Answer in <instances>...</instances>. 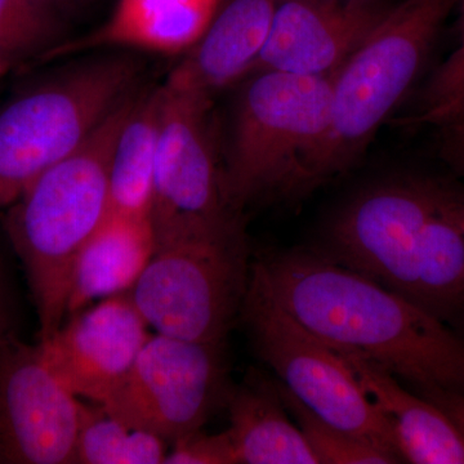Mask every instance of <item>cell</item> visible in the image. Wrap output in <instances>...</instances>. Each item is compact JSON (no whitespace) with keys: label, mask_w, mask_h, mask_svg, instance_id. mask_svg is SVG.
I'll list each match as a JSON object with an SVG mask.
<instances>
[{"label":"cell","mask_w":464,"mask_h":464,"mask_svg":"<svg viewBox=\"0 0 464 464\" xmlns=\"http://www.w3.org/2000/svg\"><path fill=\"white\" fill-rule=\"evenodd\" d=\"M249 276L332 350L372 360L420 393L464 396V341L414 302L316 249L271 253Z\"/></svg>","instance_id":"6da1fadb"},{"label":"cell","mask_w":464,"mask_h":464,"mask_svg":"<svg viewBox=\"0 0 464 464\" xmlns=\"http://www.w3.org/2000/svg\"><path fill=\"white\" fill-rule=\"evenodd\" d=\"M136 93L2 210L3 230L32 290L39 340L65 322L76 258L110 213L112 150Z\"/></svg>","instance_id":"7a4b0ae2"},{"label":"cell","mask_w":464,"mask_h":464,"mask_svg":"<svg viewBox=\"0 0 464 464\" xmlns=\"http://www.w3.org/2000/svg\"><path fill=\"white\" fill-rule=\"evenodd\" d=\"M333 75L253 72L232 115L222 166L226 201L240 212L265 198L298 195L320 185L332 121Z\"/></svg>","instance_id":"3957f363"},{"label":"cell","mask_w":464,"mask_h":464,"mask_svg":"<svg viewBox=\"0 0 464 464\" xmlns=\"http://www.w3.org/2000/svg\"><path fill=\"white\" fill-rule=\"evenodd\" d=\"M141 70L127 54L91 58L0 109V212L136 93Z\"/></svg>","instance_id":"277c9868"},{"label":"cell","mask_w":464,"mask_h":464,"mask_svg":"<svg viewBox=\"0 0 464 464\" xmlns=\"http://www.w3.org/2000/svg\"><path fill=\"white\" fill-rule=\"evenodd\" d=\"M460 0H402L333 74L332 121L320 183L362 157L381 125L422 74Z\"/></svg>","instance_id":"5b68a950"},{"label":"cell","mask_w":464,"mask_h":464,"mask_svg":"<svg viewBox=\"0 0 464 464\" xmlns=\"http://www.w3.org/2000/svg\"><path fill=\"white\" fill-rule=\"evenodd\" d=\"M250 265L243 226L179 240L158 246L128 295L159 334L224 343L240 315Z\"/></svg>","instance_id":"8992f818"},{"label":"cell","mask_w":464,"mask_h":464,"mask_svg":"<svg viewBox=\"0 0 464 464\" xmlns=\"http://www.w3.org/2000/svg\"><path fill=\"white\" fill-rule=\"evenodd\" d=\"M240 315L258 356L314 413L404 462L395 430L334 350L249 276Z\"/></svg>","instance_id":"52a82bcc"},{"label":"cell","mask_w":464,"mask_h":464,"mask_svg":"<svg viewBox=\"0 0 464 464\" xmlns=\"http://www.w3.org/2000/svg\"><path fill=\"white\" fill-rule=\"evenodd\" d=\"M163 90L160 139L150 222L158 246L234 230L240 212L226 201L212 99Z\"/></svg>","instance_id":"ba28073f"},{"label":"cell","mask_w":464,"mask_h":464,"mask_svg":"<svg viewBox=\"0 0 464 464\" xmlns=\"http://www.w3.org/2000/svg\"><path fill=\"white\" fill-rule=\"evenodd\" d=\"M435 210L431 179L374 183L332 216L316 250L420 306L424 230Z\"/></svg>","instance_id":"9c48e42d"},{"label":"cell","mask_w":464,"mask_h":464,"mask_svg":"<svg viewBox=\"0 0 464 464\" xmlns=\"http://www.w3.org/2000/svg\"><path fill=\"white\" fill-rule=\"evenodd\" d=\"M224 343L151 334L102 408L168 444L201 430L227 395Z\"/></svg>","instance_id":"30bf717a"},{"label":"cell","mask_w":464,"mask_h":464,"mask_svg":"<svg viewBox=\"0 0 464 464\" xmlns=\"http://www.w3.org/2000/svg\"><path fill=\"white\" fill-rule=\"evenodd\" d=\"M82 402L16 332L0 337V463L74 464Z\"/></svg>","instance_id":"8fae6325"},{"label":"cell","mask_w":464,"mask_h":464,"mask_svg":"<svg viewBox=\"0 0 464 464\" xmlns=\"http://www.w3.org/2000/svg\"><path fill=\"white\" fill-rule=\"evenodd\" d=\"M150 337L149 324L130 295L123 293L67 316L38 344L76 398L102 404L130 371Z\"/></svg>","instance_id":"7c38bea8"},{"label":"cell","mask_w":464,"mask_h":464,"mask_svg":"<svg viewBox=\"0 0 464 464\" xmlns=\"http://www.w3.org/2000/svg\"><path fill=\"white\" fill-rule=\"evenodd\" d=\"M391 7L384 0H277L267 42L250 74L333 75Z\"/></svg>","instance_id":"4fadbf2b"},{"label":"cell","mask_w":464,"mask_h":464,"mask_svg":"<svg viewBox=\"0 0 464 464\" xmlns=\"http://www.w3.org/2000/svg\"><path fill=\"white\" fill-rule=\"evenodd\" d=\"M276 5L277 0H225L164 84L212 99L246 79L264 51Z\"/></svg>","instance_id":"5bb4252c"},{"label":"cell","mask_w":464,"mask_h":464,"mask_svg":"<svg viewBox=\"0 0 464 464\" xmlns=\"http://www.w3.org/2000/svg\"><path fill=\"white\" fill-rule=\"evenodd\" d=\"M225 0H118L108 20L82 38L65 41L42 61L121 48L186 53L199 41Z\"/></svg>","instance_id":"9a60e30c"},{"label":"cell","mask_w":464,"mask_h":464,"mask_svg":"<svg viewBox=\"0 0 464 464\" xmlns=\"http://www.w3.org/2000/svg\"><path fill=\"white\" fill-rule=\"evenodd\" d=\"M335 353L353 369L369 398L392 423L404 462L464 464L462 433L441 409L404 389L399 378L377 362L348 351Z\"/></svg>","instance_id":"2e32d148"},{"label":"cell","mask_w":464,"mask_h":464,"mask_svg":"<svg viewBox=\"0 0 464 464\" xmlns=\"http://www.w3.org/2000/svg\"><path fill=\"white\" fill-rule=\"evenodd\" d=\"M157 250L148 217L109 213L76 258L66 317L96 301L130 292Z\"/></svg>","instance_id":"e0dca14e"},{"label":"cell","mask_w":464,"mask_h":464,"mask_svg":"<svg viewBox=\"0 0 464 464\" xmlns=\"http://www.w3.org/2000/svg\"><path fill=\"white\" fill-rule=\"evenodd\" d=\"M225 402L239 464H319L304 433L290 422L275 382H246L228 389Z\"/></svg>","instance_id":"ac0fdd59"},{"label":"cell","mask_w":464,"mask_h":464,"mask_svg":"<svg viewBox=\"0 0 464 464\" xmlns=\"http://www.w3.org/2000/svg\"><path fill=\"white\" fill-rule=\"evenodd\" d=\"M163 90L136 93L110 163V213L148 217L160 139Z\"/></svg>","instance_id":"d6986e66"},{"label":"cell","mask_w":464,"mask_h":464,"mask_svg":"<svg viewBox=\"0 0 464 464\" xmlns=\"http://www.w3.org/2000/svg\"><path fill=\"white\" fill-rule=\"evenodd\" d=\"M168 450L166 440L116 420L97 402H82L75 463L159 464L164 463Z\"/></svg>","instance_id":"ffe728a7"},{"label":"cell","mask_w":464,"mask_h":464,"mask_svg":"<svg viewBox=\"0 0 464 464\" xmlns=\"http://www.w3.org/2000/svg\"><path fill=\"white\" fill-rule=\"evenodd\" d=\"M60 14L41 0H0V78L63 42Z\"/></svg>","instance_id":"44dd1931"},{"label":"cell","mask_w":464,"mask_h":464,"mask_svg":"<svg viewBox=\"0 0 464 464\" xmlns=\"http://www.w3.org/2000/svg\"><path fill=\"white\" fill-rule=\"evenodd\" d=\"M275 387L286 411L297 420L299 430L320 464L400 463L395 457L371 442L326 422L293 395L282 382H275Z\"/></svg>","instance_id":"7402d4cb"},{"label":"cell","mask_w":464,"mask_h":464,"mask_svg":"<svg viewBox=\"0 0 464 464\" xmlns=\"http://www.w3.org/2000/svg\"><path fill=\"white\" fill-rule=\"evenodd\" d=\"M458 121H464V56L449 57L436 70L423 92L420 108L413 115L401 119L400 124L438 128Z\"/></svg>","instance_id":"603a6c76"},{"label":"cell","mask_w":464,"mask_h":464,"mask_svg":"<svg viewBox=\"0 0 464 464\" xmlns=\"http://www.w3.org/2000/svg\"><path fill=\"white\" fill-rule=\"evenodd\" d=\"M164 463L239 464V458L228 430L215 435L198 430L173 441Z\"/></svg>","instance_id":"cb8c5ba5"},{"label":"cell","mask_w":464,"mask_h":464,"mask_svg":"<svg viewBox=\"0 0 464 464\" xmlns=\"http://www.w3.org/2000/svg\"><path fill=\"white\" fill-rule=\"evenodd\" d=\"M438 149L445 161L464 176V121L438 127Z\"/></svg>","instance_id":"d4e9b609"},{"label":"cell","mask_w":464,"mask_h":464,"mask_svg":"<svg viewBox=\"0 0 464 464\" xmlns=\"http://www.w3.org/2000/svg\"><path fill=\"white\" fill-rule=\"evenodd\" d=\"M422 398L441 409L464 438V396L445 390L423 391Z\"/></svg>","instance_id":"484cf974"},{"label":"cell","mask_w":464,"mask_h":464,"mask_svg":"<svg viewBox=\"0 0 464 464\" xmlns=\"http://www.w3.org/2000/svg\"><path fill=\"white\" fill-rule=\"evenodd\" d=\"M432 188L440 209L457 225L464 235V194L435 179H432Z\"/></svg>","instance_id":"4316f807"},{"label":"cell","mask_w":464,"mask_h":464,"mask_svg":"<svg viewBox=\"0 0 464 464\" xmlns=\"http://www.w3.org/2000/svg\"><path fill=\"white\" fill-rule=\"evenodd\" d=\"M16 332L14 328V302L7 267L0 256V337Z\"/></svg>","instance_id":"83f0119b"},{"label":"cell","mask_w":464,"mask_h":464,"mask_svg":"<svg viewBox=\"0 0 464 464\" xmlns=\"http://www.w3.org/2000/svg\"><path fill=\"white\" fill-rule=\"evenodd\" d=\"M41 2L56 9L60 14H63V11L82 7V5L90 2V0H41Z\"/></svg>","instance_id":"f1b7e54d"},{"label":"cell","mask_w":464,"mask_h":464,"mask_svg":"<svg viewBox=\"0 0 464 464\" xmlns=\"http://www.w3.org/2000/svg\"><path fill=\"white\" fill-rule=\"evenodd\" d=\"M460 7V20H459V44L457 50L450 54L451 58H458L464 56V0L459 2Z\"/></svg>","instance_id":"f546056e"}]
</instances>
